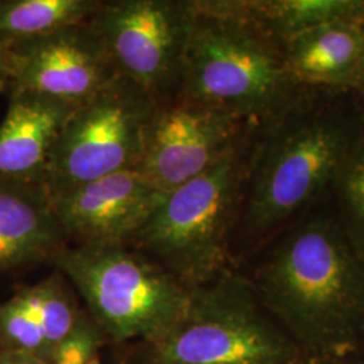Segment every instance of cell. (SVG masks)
Segmentation results:
<instances>
[{"label":"cell","mask_w":364,"mask_h":364,"mask_svg":"<svg viewBox=\"0 0 364 364\" xmlns=\"http://www.w3.org/2000/svg\"><path fill=\"white\" fill-rule=\"evenodd\" d=\"M299 351L318 362L356 351L364 329V257L338 213L287 227L251 285Z\"/></svg>","instance_id":"cell-1"},{"label":"cell","mask_w":364,"mask_h":364,"mask_svg":"<svg viewBox=\"0 0 364 364\" xmlns=\"http://www.w3.org/2000/svg\"><path fill=\"white\" fill-rule=\"evenodd\" d=\"M304 90L263 126L250 154L245 220L266 235L301 218L326 191L364 139L362 112L340 99Z\"/></svg>","instance_id":"cell-2"},{"label":"cell","mask_w":364,"mask_h":364,"mask_svg":"<svg viewBox=\"0 0 364 364\" xmlns=\"http://www.w3.org/2000/svg\"><path fill=\"white\" fill-rule=\"evenodd\" d=\"M193 22L176 96L225 111L252 129L281 115L301 92L282 46L237 0H192Z\"/></svg>","instance_id":"cell-3"},{"label":"cell","mask_w":364,"mask_h":364,"mask_svg":"<svg viewBox=\"0 0 364 364\" xmlns=\"http://www.w3.org/2000/svg\"><path fill=\"white\" fill-rule=\"evenodd\" d=\"M250 154L243 142L205 173L165 193L130 243L191 289L230 272V236L245 201Z\"/></svg>","instance_id":"cell-4"},{"label":"cell","mask_w":364,"mask_h":364,"mask_svg":"<svg viewBox=\"0 0 364 364\" xmlns=\"http://www.w3.org/2000/svg\"><path fill=\"white\" fill-rule=\"evenodd\" d=\"M52 262L117 341H153L180 318L191 297L192 289L174 274L126 245L65 246Z\"/></svg>","instance_id":"cell-5"},{"label":"cell","mask_w":364,"mask_h":364,"mask_svg":"<svg viewBox=\"0 0 364 364\" xmlns=\"http://www.w3.org/2000/svg\"><path fill=\"white\" fill-rule=\"evenodd\" d=\"M262 306L251 284L231 272L193 287L180 318L146 343L149 363H294L299 350Z\"/></svg>","instance_id":"cell-6"},{"label":"cell","mask_w":364,"mask_h":364,"mask_svg":"<svg viewBox=\"0 0 364 364\" xmlns=\"http://www.w3.org/2000/svg\"><path fill=\"white\" fill-rule=\"evenodd\" d=\"M159 102L117 77L76 107L53 147L45 178L50 197L122 170L138 169Z\"/></svg>","instance_id":"cell-7"},{"label":"cell","mask_w":364,"mask_h":364,"mask_svg":"<svg viewBox=\"0 0 364 364\" xmlns=\"http://www.w3.org/2000/svg\"><path fill=\"white\" fill-rule=\"evenodd\" d=\"M192 22V0H117L103 1L88 25L119 76L164 102L177 92Z\"/></svg>","instance_id":"cell-8"},{"label":"cell","mask_w":364,"mask_h":364,"mask_svg":"<svg viewBox=\"0 0 364 364\" xmlns=\"http://www.w3.org/2000/svg\"><path fill=\"white\" fill-rule=\"evenodd\" d=\"M251 129L225 111L174 95L156 107L136 170L168 193L216 165Z\"/></svg>","instance_id":"cell-9"},{"label":"cell","mask_w":364,"mask_h":364,"mask_svg":"<svg viewBox=\"0 0 364 364\" xmlns=\"http://www.w3.org/2000/svg\"><path fill=\"white\" fill-rule=\"evenodd\" d=\"M9 48L13 69L9 93L30 92L78 107L120 77L88 23Z\"/></svg>","instance_id":"cell-10"},{"label":"cell","mask_w":364,"mask_h":364,"mask_svg":"<svg viewBox=\"0 0 364 364\" xmlns=\"http://www.w3.org/2000/svg\"><path fill=\"white\" fill-rule=\"evenodd\" d=\"M165 193L136 169L122 170L49 197L66 240L76 246L127 245Z\"/></svg>","instance_id":"cell-11"},{"label":"cell","mask_w":364,"mask_h":364,"mask_svg":"<svg viewBox=\"0 0 364 364\" xmlns=\"http://www.w3.org/2000/svg\"><path fill=\"white\" fill-rule=\"evenodd\" d=\"M75 108L37 93H10L0 123V180L45 188L53 147Z\"/></svg>","instance_id":"cell-12"},{"label":"cell","mask_w":364,"mask_h":364,"mask_svg":"<svg viewBox=\"0 0 364 364\" xmlns=\"http://www.w3.org/2000/svg\"><path fill=\"white\" fill-rule=\"evenodd\" d=\"M65 242L43 186L0 180V272L53 260Z\"/></svg>","instance_id":"cell-13"},{"label":"cell","mask_w":364,"mask_h":364,"mask_svg":"<svg viewBox=\"0 0 364 364\" xmlns=\"http://www.w3.org/2000/svg\"><path fill=\"white\" fill-rule=\"evenodd\" d=\"M287 69L301 88L352 90L364 50V21L314 27L282 45Z\"/></svg>","instance_id":"cell-14"},{"label":"cell","mask_w":364,"mask_h":364,"mask_svg":"<svg viewBox=\"0 0 364 364\" xmlns=\"http://www.w3.org/2000/svg\"><path fill=\"white\" fill-rule=\"evenodd\" d=\"M242 11L279 45L340 21H364V0H237Z\"/></svg>","instance_id":"cell-15"},{"label":"cell","mask_w":364,"mask_h":364,"mask_svg":"<svg viewBox=\"0 0 364 364\" xmlns=\"http://www.w3.org/2000/svg\"><path fill=\"white\" fill-rule=\"evenodd\" d=\"M102 4L99 0H0V42L16 46L88 23Z\"/></svg>","instance_id":"cell-16"},{"label":"cell","mask_w":364,"mask_h":364,"mask_svg":"<svg viewBox=\"0 0 364 364\" xmlns=\"http://www.w3.org/2000/svg\"><path fill=\"white\" fill-rule=\"evenodd\" d=\"M18 293L38 318L52 356L55 346L69 333L82 313L65 277L57 272L33 287L19 289Z\"/></svg>","instance_id":"cell-17"},{"label":"cell","mask_w":364,"mask_h":364,"mask_svg":"<svg viewBox=\"0 0 364 364\" xmlns=\"http://www.w3.org/2000/svg\"><path fill=\"white\" fill-rule=\"evenodd\" d=\"M0 350L28 353L49 364L50 350L38 318L18 291L0 304Z\"/></svg>","instance_id":"cell-18"},{"label":"cell","mask_w":364,"mask_h":364,"mask_svg":"<svg viewBox=\"0 0 364 364\" xmlns=\"http://www.w3.org/2000/svg\"><path fill=\"white\" fill-rule=\"evenodd\" d=\"M333 189L338 195V219L364 257V139L340 171Z\"/></svg>","instance_id":"cell-19"},{"label":"cell","mask_w":364,"mask_h":364,"mask_svg":"<svg viewBox=\"0 0 364 364\" xmlns=\"http://www.w3.org/2000/svg\"><path fill=\"white\" fill-rule=\"evenodd\" d=\"M105 332L87 313L53 350L49 364H90L100 350Z\"/></svg>","instance_id":"cell-20"},{"label":"cell","mask_w":364,"mask_h":364,"mask_svg":"<svg viewBox=\"0 0 364 364\" xmlns=\"http://www.w3.org/2000/svg\"><path fill=\"white\" fill-rule=\"evenodd\" d=\"M11 77V50L7 45L0 42V95L10 91Z\"/></svg>","instance_id":"cell-21"},{"label":"cell","mask_w":364,"mask_h":364,"mask_svg":"<svg viewBox=\"0 0 364 364\" xmlns=\"http://www.w3.org/2000/svg\"><path fill=\"white\" fill-rule=\"evenodd\" d=\"M0 364H48L38 358L23 352L0 350Z\"/></svg>","instance_id":"cell-22"},{"label":"cell","mask_w":364,"mask_h":364,"mask_svg":"<svg viewBox=\"0 0 364 364\" xmlns=\"http://www.w3.org/2000/svg\"><path fill=\"white\" fill-rule=\"evenodd\" d=\"M318 364H364V356H355V352H352V353H348V355L335 359V360Z\"/></svg>","instance_id":"cell-23"},{"label":"cell","mask_w":364,"mask_h":364,"mask_svg":"<svg viewBox=\"0 0 364 364\" xmlns=\"http://www.w3.org/2000/svg\"><path fill=\"white\" fill-rule=\"evenodd\" d=\"M352 90L356 92V93L360 96V99L364 102V50L363 55H362L360 68H359V72H358V77H356L355 85H353Z\"/></svg>","instance_id":"cell-24"},{"label":"cell","mask_w":364,"mask_h":364,"mask_svg":"<svg viewBox=\"0 0 364 364\" xmlns=\"http://www.w3.org/2000/svg\"><path fill=\"white\" fill-rule=\"evenodd\" d=\"M90 364H103L102 362H100V359H99V356L97 358H95L93 360H92L91 363Z\"/></svg>","instance_id":"cell-25"},{"label":"cell","mask_w":364,"mask_h":364,"mask_svg":"<svg viewBox=\"0 0 364 364\" xmlns=\"http://www.w3.org/2000/svg\"><path fill=\"white\" fill-rule=\"evenodd\" d=\"M362 341H364V329H363V338H362Z\"/></svg>","instance_id":"cell-26"}]
</instances>
